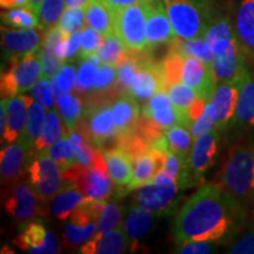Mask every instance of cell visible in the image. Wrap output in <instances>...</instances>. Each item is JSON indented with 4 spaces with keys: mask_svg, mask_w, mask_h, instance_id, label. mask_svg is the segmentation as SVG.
Returning a JSON list of instances; mask_svg holds the SVG:
<instances>
[{
    "mask_svg": "<svg viewBox=\"0 0 254 254\" xmlns=\"http://www.w3.org/2000/svg\"><path fill=\"white\" fill-rule=\"evenodd\" d=\"M28 150L20 141L12 142L1 148L0 153V170L1 178L6 182H13L20 173L23 163Z\"/></svg>",
    "mask_w": 254,
    "mask_h": 254,
    "instance_id": "4316f807",
    "label": "cell"
},
{
    "mask_svg": "<svg viewBox=\"0 0 254 254\" xmlns=\"http://www.w3.org/2000/svg\"><path fill=\"white\" fill-rule=\"evenodd\" d=\"M154 213L147 209L133 205L124 221V231L128 240V249L131 252L138 249L139 241H141L148 233L153 224Z\"/></svg>",
    "mask_w": 254,
    "mask_h": 254,
    "instance_id": "603a6c76",
    "label": "cell"
},
{
    "mask_svg": "<svg viewBox=\"0 0 254 254\" xmlns=\"http://www.w3.org/2000/svg\"><path fill=\"white\" fill-rule=\"evenodd\" d=\"M219 184L254 219V142L239 140L230 150Z\"/></svg>",
    "mask_w": 254,
    "mask_h": 254,
    "instance_id": "7a4b0ae2",
    "label": "cell"
},
{
    "mask_svg": "<svg viewBox=\"0 0 254 254\" xmlns=\"http://www.w3.org/2000/svg\"><path fill=\"white\" fill-rule=\"evenodd\" d=\"M64 132L65 131H63L62 124H60V119L57 111H49L46 113L45 124H44L41 134L34 141L32 150L38 152V153H46L51 146L62 138Z\"/></svg>",
    "mask_w": 254,
    "mask_h": 254,
    "instance_id": "4dcf8cb0",
    "label": "cell"
},
{
    "mask_svg": "<svg viewBox=\"0 0 254 254\" xmlns=\"http://www.w3.org/2000/svg\"><path fill=\"white\" fill-rule=\"evenodd\" d=\"M246 60V56L244 55L237 38L234 37L230 46L222 53L215 55L212 63V68H213L218 84L231 81L244 74L249 69Z\"/></svg>",
    "mask_w": 254,
    "mask_h": 254,
    "instance_id": "ac0fdd59",
    "label": "cell"
},
{
    "mask_svg": "<svg viewBox=\"0 0 254 254\" xmlns=\"http://www.w3.org/2000/svg\"><path fill=\"white\" fill-rule=\"evenodd\" d=\"M122 219V207L114 202H106L103 213L100 214L97 224V233H106L116 228Z\"/></svg>",
    "mask_w": 254,
    "mask_h": 254,
    "instance_id": "f6af8a7d",
    "label": "cell"
},
{
    "mask_svg": "<svg viewBox=\"0 0 254 254\" xmlns=\"http://www.w3.org/2000/svg\"><path fill=\"white\" fill-rule=\"evenodd\" d=\"M141 51H132L128 50V55L124 62H122L117 66V88L119 93L129 94L131 90V84L135 73L140 67Z\"/></svg>",
    "mask_w": 254,
    "mask_h": 254,
    "instance_id": "d6a6232c",
    "label": "cell"
},
{
    "mask_svg": "<svg viewBox=\"0 0 254 254\" xmlns=\"http://www.w3.org/2000/svg\"><path fill=\"white\" fill-rule=\"evenodd\" d=\"M39 53L41 65H43V78L51 79L55 77L63 66L64 60L59 58L56 50L49 49V47L43 46Z\"/></svg>",
    "mask_w": 254,
    "mask_h": 254,
    "instance_id": "7dc6e473",
    "label": "cell"
},
{
    "mask_svg": "<svg viewBox=\"0 0 254 254\" xmlns=\"http://www.w3.org/2000/svg\"><path fill=\"white\" fill-rule=\"evenodd\" d=\"M86 21L88 26L94 28L104 37L114 33L112 15L110 9L100 0H90L86 5Z\"/></svg>",
    "mask_w": 254,
    "mask_h": 254,
    "instance_id": "836d02e7",
    "label": "cell"
},
{
    "mask_svg": "<svg viewBox=\"0 0 254 254\" xmlns=\"http://www.w3.org/2000/svg\"><path fill=\"white\" fill-rule=\"evenodd\" d=\"M252 226L247 233L241 236L228 250L231 254H254V219Z\"/></svg>",
    "mask_w": 254,
    "mask_h": 254,
    "instance_id": "f5cc1de1",
    "label": "cell"
},
{
    "mask_svg": "<svg viewBox=\"0 0 254 254\" xmlns=\"http://www.w3.org/2000/svg\"><path fill=\"white\" fill-rule=\"evenodd\" d=\"M97 55L99 56L103 64L113 65L117 67L128 55V49L116 34L112 33L104 37L103 43L97 51Z\"/></svg>",
    "mask_w": 254,
    "mask_h": 254,
    "instance_id": "d590c367",
    "label": "cell"
},
{
    "mask_svg": "<svg viewBox=\"0 0 254 254\" xmlns=\"http://www.w3.org/2000/svg\"><path fill=\"white\" fill-rule=\"evenodd\" d=\"M104 40V36L92 27H84L81 31V45L79 50L80 59H86L97 53Z\"/></svg>",
    "mask_w": 254,
    "mask_h": 254,
    "instance_id": "bcb514c9",
    "label": "cell"
},
{
    "mask_svg": "<svg viewBox=\"0 0 254 254\" xmlns=\"http://www.w3.org/2000/svg\"><path fill=\"white\" fill-rule=\"evenodd\" d=\"M65 5V0H43L38 14L39 28L47 32L51 28L58 26Z\"/></svg>",
    "mask_w": 254,
    "mask_h": 254,
    "instance_id": "60d3db41",
    "label": "cell"
},
{
    "mask_svg": "<svg viewBox=\"0 0 254 254\" xmlns=\"http://www.w3.org/2000/svg\"><path fill=\"white\" fill-rule=\"evenodd\" d=\"M57 81H58L60 88H62L63 92H69V90L73 87V81L71 79H68L66 75H64L63 73L58 72V74H56Z\"/></svg>",
    "mask_w": 254,
    "mask_h": 254,
    "instance_id": "94428289",
    "label": "cell"
},
{
    "mask_svg": "<svg viewBox=\"0 0 254 254\" xmlns=\"http://www.w3.org/2000/svg\"><path fill=\"white\" fill-rule=\"evenodd\" d=\"M249 72L250 69H247L244 74L231 81L219 82L212 95V99L209 100V106H211L215 122V128L220 133L230 129L234 113H236L240 88Z\"/></svg>",
    "mask_w": 254,
    "mask_h": 254,
    "instance_id": "9c48e42d",
    "label": "cell"
},
{
    "mask_svg": "<svg viewBox=\"0 0 254 254\" xmlns=\"http://www.w3.org/2000/svg\"><path fill=\"white\" fill-rule=\"evenodd\" d=\"M63 178L71 182L86 198L106 200L112 192L113 182L99 148L95 150L94 161L91 166H82L77 163L64 171Z\"/></svg>",
    "mask_w": 254,
    "mask_h": 254,
    "instance_id": "277c9868",
    "label": "cell"
},
{
    "mask_svg": "<svg viewBox=\"0 0 254 254\" xmlns=\"http://www.w3.org/2000/svg\"><path fill=\"white\" fill-rule=\"evenodd\" d=\"M125 231L122 227L106 232V233L95 234L93 239L88 240L81 246L82 254H118L126 252L128 243L126 241Z\"/></svg>",
    "mask_w": 254,
    "mask_h": 254,
    "instance_id": "cb8c5ba5",
    "label": "cell"
},
{
    "mask_svg": "<svg viewBox=\"0 0 254 254\" xmlns=\"http://www.w3.org/2000/svg\"><path fill=\"white\" fill-rule=\"evenodd\" d=\"M90 0H65L67 7H85Z\"/></svg>",
    "mask_w": 254,
    "mask_h": 254,
    "instance_id": "e7e4bbea",
    "label": "cell"
},
{
    "mask_svg": "<svg viewBox=\"0 0 254 254\" xmlns=\"http://www.w3.org/2000/svg\"><path fill=\"white\" fill-rule=\"evenodd\" d=\"M234 37L236 34H234L231 17L218 13L206 31L204 39L213 51L214 55H219L230 46Z\"/></svg>",
    "mask_w": 254,
    "mask_h": 254,
    "instance_id": "484cf974",
    "label": "cell"
},
{
    "mask_svg": "<svg viewBox=\"0 0 254 254\" xmlns=\"http://www.w3.org/2000/svg\"><path fill=\"white\" fill-rule=\"evenodd\" d=\"M66 37H67V34L64 33V32L60 30L58 26L51 28V30H49L45 33L43 46L49 47V49H52V50H56L57 46H58Z\"/></svg>",
    "mask_w": 254,
    "mask_h": 254,
    "instance_id": "11a10c76",
    "label": "cell"
},
{
    "mask_svg": "<svg viewBox=\"0 0 254 254\" xmlns=\"http://www.w3.org/2000/svg\"><path fill=\"white\" fill-rule=\"evenodd\" d=\"M59 72L63 73L64 75H66L68 79H71V80L73 81V84H74V80H75V77H77V74H75V69L73 66L67 65V64H64L62 67H60Z\"/></svg>",
    "mask_w": 254,
    "mask_h": 254,
    "instance_id": "6125c7cd",
    "label": "cell"
},
{
    "mask_svg": "<svg viewBox=\"0 0 254 254\" xmlns=\"http://www.w3.org/2000/svg\"><path fill=\"white\" fill-rule=\"evenodd\" d=\"M46 154L58 165L62 172L77 163L74 148H73L72 142L69 140V135L66 132L63 133L62 138L58 141L51 146Z\"/></svg>",
    "mask_w": 254,
    "mask_h": 254,
    "instance_id": "f35d334b",
    "label": "cell"
},
{
    "mask_svg": "<svg viewBox=\"0 0 254 254\" xmlns=\"http://www.w3.org/2000/svg\"><path fill=\"white\" fill-rule=\"evenodd\" d=\"M85 19H86V6L85 7H67L60 18L58 27L65 34L73 33L80 28H84Z\"/></svg>",
    "mask_w": 254,
    "mask_h": 254,
    "instance_id": "ee69618b",
    "label": "cell"
},
{
    "mask_svg": "<svg viewBox=\"0 0 254 254\" xmlns=\"http://www.w3.org/2000/svg\"><path fill=\"white\" fill-rule=\"evenodd\" d=\"M49 232L41 222H28L25 225L24 231L13 240L15 246L20 250L31 252L32 250L39 249L45 244Z\"/></svg>",
    "mask_w": 254,
    "mask_h": 254,
    "instance_id": "8d00e7d4",
    "label": "cell"
},
{
    "mask_svg": "<svg viewBox=\"0 0 254 254\" xmlns=\"http://www.w3.org/2000/svg\"><path fill=\"white\" fill-rule=\"evenodd\" d=\"M251 221L220 184H205L184 204L174 220L177 247L194 241L225 245Z\"/></svg>",
    "mask_w": 254,
    "mask_h": 254,
    "instance_id": "6da1fadb",
    "label": "cell"
},
{
    "mask_svg": "<svg viewBox=\"0 0 254 254\" xmlns=\"http://www.w3.org/2000/svg\"><path fill=\"white\" fill-rule=\"evenodd\" d=\"M183 57L182 81L187 86L193 88L198 97L209 103L218 86V81L215 79L212 65H208L194 57Z\"/></svg>",
    "mask_w": 254,
    "mask_h": 254,
    "instance_id": "9a60e30c",
    "label": "cell"
},
{
    "mask_svg": "<svg viewBox=\"0 0 254 254\" xmlns=\"http://www.w3.org/2000/svg\"><path fill=\"white\" fill-rule=\"evenodd\" d=\"M58 252V241L57 238L52 232H49V236L46 238L45 244L39 249L32 250L30 253H37V254H45V253H57Z\"/></svg>",
    "mask_w": 254,
    "mask_h": 254,
    "instance_id": "6f0895ef",
    "label": "cell"
},
{
    "mask_svg": "<svg viewBox=\"0 0 254 254\" xmlns=\"http://www.w3.org/2000/svg\"><path fill=\"white\" fill-rule=\"evenodd\" d=\"M85 117L87 118L86 125L91 140L99 150H103L105 144L111 139H116L118 135L114 126L112 105L109 101H95L91 104L85 111Z\"/></svg>",
    "mask_w": 254,
    "mask_h": 254,
    "instance_id": "4fadbf2b",
    "label": "cell"
},
{
    "mask_svg": "<svg viewBox=\"0 0 254 254\" xmlns=\"http://www.w3.org/2000/svg\"><path fill=\"white\" fill-rule=\"evenodd\" d=\"M1 7L14 8V7H28L30 0H0Z\"/></svg>",
    "mask_w": 254,
    "mask_h": 254,
    "instance_id": "91938a15",
    "label": "cell"
},
{
    "mask_svg": "<svg viewBox=\"0 0 254 254\" xmlns=\"http://www.w3.org/2000/svg\"><path fill=\"white\" fill-rule=\"evenodd\" d=\"M41 2H43V0H30L28 7H30L32 11H33L34 13L38 15V14H39V9H40Z\"/></svg>",
    "mask_w": 254,
    "mask_h": 254,
    "instance_id": "03108f58",
    "label": "cell"
},
{
    "mask_svg": "<svg viewBox=\"0 0 254 254\" xmlns=\"http://www.w3.org/2000/svg\"><path fill=\"white\" fill-rule=\"evenodd\" d=\"M44 30L26 28L21 31L4 30L1 33V45L5 58L11 60L14 57H23L38 53L44 44Z\"/></svg>",
    "mask_w": 254,
    "mask_h": 254,
    "instance_id": "2e32d148",
    "label": "cell"
},
{
    "mask_svg": "<svg viewBox=\"0 0 254 254\" xmlns=\"http://www.w3.org/2000/svg\"><path fill=\"white\" fill-rule=\"evenodd\" d=\"M103 4L110 9L111 12L117 11V9L127 7V6L138 4V2L146 1V0H100Z\"/></svg>",
    "mask_w": 254,
    "mask_h": 254,
    "instance_id": "680465c9",
    "label": "cell"
},
{
    "mask_svg": "<svg viewBox=\"0 0 254 254\" xmlns=\"http://www.w3.org/2000/svg\"><path fill=\"white\" fill-rule=\"evenodd\" d=\"M177 36L184 39L204 38L218 14L214 0H163Z\"/></svg>",
    "mask_w": 254,
    "mask_h": 254,
    "instance_id": "3957f363",
    "label": "cell"
},
{
    "mask_svg": "<svg viewBox=\"0 0 254 254\" xmlns=\"http://www.w3.org/2000/svg\"><path fill=\"white\" fill-rule=\"evenodd\" d=\"M57 100V106H58L59 113L64 119L67 132L72 131L77 127L79 120H81L82 116V106L81 101L77 97L72 95L69 92L64 93Z\"/></svg>",
    "mask_w": 254,
    "mask_h": 254,
    "instance_id": "ab89813d",
    "label": "cell"
},
{
    "mask_svg": "<svg viewBox=\"0 0 254 254\" xmlns=\"http://www.w3.org/2000/svg\"><path fill=\"white\" fill-rule=\"evenodd\" d=\"M6 100V126L1 139L12 144L19 140L27 123L28 107L33 103L30 97H13Z\"/></svg>",
    "mask_w": 254,
    "mask_h": 254,
    "instance_id": "d6986e66",
    "label": "cell"
},
{
    "mask_svg": "<svg viewBox=\"0 0 254 254\" xmlns=\"http://www.w3.org/2000/svg\"><path fill=\"white\" fill-rule=\"evenodd\" d=\"M112 114L118 135L131 133L136 128L139 120V106L134 97L131 94H123L112 105Z\"/></svg>",
    "mask_w": 254,
    "mask_h": 254,
    "instance_id": "d4e9b609",
    "label": "cell"
},
{
    "mask_svg": "<svg viewBox=\"0 0 254 254\" xmlns=\"http://www.w3.org/2000/svg\"><path fill=\"white\" fill-rule=\"evenodd\" d=\"M218 244L211 243V241H194V243L184 244L182 246H178L176 253L182 254H201L214 252Z\"/></svg>",
    "mask_w": 254,
    "mask_h": 254,
    "instance_id": "db71d44e",
    "label": "cell"
},
{
    "mask_svg": "<svg viewBox=\"0 0 254 254\" xmlns=\"http://www.w3.org/2000/svg\"><path fill=\"white\" fill-rule=\"evenodd\" d=\"M165 136H166L168 150L173 151L179 157L190 161V151H192L190 148L192 147V139L194 138L190 134L189 127L178 124V125L166 129Z\"/></svg>",
    "mask_w": 254,
    "mask_h": 254,
    "instance_id": "e575fe53",
    "label": "cell"
},
{
    "mask_svg": "<svg viewBox=\"0 0 254 254\" xmlns=\"http://www.w3.org/2000/svg\"><path fill=\"white\" fill-rule=\"evenodd\" d=\"M146 1L129 5L117 11H110L114 34L128 50L142 51L147 49Z\"/></svg>",
    "mask_w": 254,
    "mask_h": 254,
    "instance_id": "8992f818",
    "label": "cell"
},
{
    "mask_svg": "<svg viewBox=\"0 0 254 254\" xmlns=\"http://www.w3.org/2000/svg\"><path fill=\"white\" fill-rule=\"evenodd\" d=\"M60 171L58 165L46 153H39L31 163L28 167L31 187L41 201H50L63 190L74 187L71 182L64 179Z\"/></svg>",
    "mask_w": 254,
    "mask_h": 254,
    "instance_id": "52a82bcc",
    "label": "cell"
},
{
    "mask_svg": "<svg viewBox=\"0 0 254 254\" xmlns=\"http://www.w3.org/2000/svg\"><path fill=\"white\" fill-rule=\"evenodd\" d=\"M215 127V122L213 118V113H212L211 106H209V103L206 106L204 113L199 117L198 119L195 120L194 123L192 124L190 127V134H192L193 138H198L199 135H201L202 133L209 131V129L214 128Z\"/></svg>",
    "mask_w": 254,
    "mask_h": 254,
    "instance_id": "816d5d0a",
    "label": "cell"
},
{
    "mask_svg": "<svg viewBox=\"0 0 254 254\" xmlns=\"http://www.w3.org/2000/svg\"><path fill=\"white\" fill-rule=\"evenodd\" d=\"M117 81V67L113 65H107L104 64L98 69L97 78H95L93 90L98 93L100 92L109 91L113 86L114 82Z\"/></svg>",
    "mask_w": 254,
    "mask_h": 254,
    "instance_id": "f907efd6",
    "label": "cell"
},
{
    "mask_svg": "<svg viewBox=\"0 0 254 254\" xmlns=\"http://www.w3.org/2000/svg\"><path fill=\"white\" fill-rule=\"evenodd\" d=\"M81 45V32L75 31L67 34V37L57 46L56 52L60 59L68 60L74 57L80 50Z\"/></svg>",
    "mask_w": 254,
    "mask_h": 254,
    "instance_id": "c3c4849f",
    "label": "cell"
},
{
    "mask_svg": "<svg viewBox=\"0 0 254 254\" xmlns=\"http://www.w3.org/2000/svg\"><path fill=\"white\" fill-rule=\"evenodd\" d=\"M46 113L45 107L39 103H32L28 107V116H27V123L25 131L19 138L18 141H20L28 151L33 148L34 141L39 138L43 131L44 124H45Z\"/></svg>",
    "mask_w": 254,
    "mask_h": 254,
    "instance_id": "f546056e",
    "label": "cell"
},
{
    "mask_svg": "<svg viewBox=\"0 0 254 254\" xmlns=\"http://www.w3.org/2000/svg\"><path fill=\"white\" fill-rule=\"evenodd\" d=\"M208 101H206L205 99H202V98H200L196 95V98L192 101V104H190L189 107V119L190 122V125H192V124L194 123L202 113H204Z\"/></svg>",
    "mask_w": 254,
    "mask_h": 254,
    "instance_id": "9f6ffc18",
    "label": "cell"
},
{
    "mask_svg": "<svg viewBox=\"0 0 254 254\" xmlns=\"http://www.w3.org/2000/svg\"><path fill=\"white\" fill-rule=\"evenodd\" d=\"M101 60L97 53L84 59L81 65L79 66L75 77L73 88L77 92H86L93 90L95 78H97L98 69L101 66Z\"/></svg>",
    "mask_w": 254,
    "mask_h": 254,
    "instance_id": "74e56055",
    "label": "cell"
},
{
    "mask_svg": "<svg viewBox=\"0 0 254 254\" xmlns=\"http://www.w3.org/2000/svg\"><path fill=\"white\" fill-rule=\"evenodd\" d=\"M177 37L163 0H147L146 1L147 49L153 51L161 44H171Z\"/></svg>",
    "mask_w": 254,
    "mask_h": 254,
    "instance_id": "7c38bea8",
    "label": "cell"
},
{
    "mask_svg": "<svg viewBox=\"0 0 254 254\" xmlns=\"http://www.w3.org/2000/svg\"><path fill=\"white\" fill-rule=\"evenodd\" d=\"M85 198L86 196L82 194L78 189L68 187V189H65L62 192H59L52 199L51 212L60 220H66L72 214V212L74 211V208L84 201Z\"/></svg>",
    "mask_w": 254,
    "mask_h": 254,
    "instance_id": "1f68e13d",
    "label": "cell"
},
{
    "mask_svg": "<svg viewBox=\"0 0 254 254\" xmlns=\"http://www.w3.org/2000/svg\"><path fill=\"white\" fill-rule=\"evenodd\" d=\"M39 52L14 57L9 60L8 68L1 73L0 87L2 99L24 93L32 88L40 77H43V65Z\"/></svg>",
    "mask_w": 254,
    "mask_h": 254,
    "instance_id": "5b68a950",
    "label": "cell"
},
{
    "mask_svg": "<svg viewBox=\"0 0 254 254\" xmlns=\"http://www.w3.org/2000/svg\"><path fill=\"white\" fill-rule=\"evenodd\" d=\"M166 159V151L158 148H150L133 159V178L127 186V192L153 182L154 178L163 172Z\"/></svg>",
    "mask_w": 254,
    "mask_h": 254,
    "instance_id": "e0dca14e",
    "label": "cell"
},
{
    "mask_svg": "<svg viewBox=\"0 0 254 254\" xmlns=\"http://www.w3.org/2000/svg\"><path fill=\"white\" fill-rule=\"evenodd\" d=\"M37 195L33 189L27 184H19L5 204V208L9 215L18 221H27L33 218L38 212Z\"/></svg>",
    "mask_w": 254,
    "mask_h": 254,
    "instance_id": "44dd1931",
    "label": "cell"
},
{
    "mask_svg": "<svg viewBox=\"0 0 254 254\" xmlns=\"http://www.w3.org/2000/svg\"><path fill=\"white\" fill-rule=\"evenodd\" d=\"M231 20L244 55L254 65V0H232Z\"/></svg>",
    "mask_w": 254,
    "mask_h": 254,
    "instance_id": "5bb4252c",
    "label": "cell"
},
{
    "mask_svg": "<svg viewBox=\"0 0 254 254\" xmlns=\"http://www.w3.org/2000/svg\"><path fill=\"white\" fill-rule=\"evenodd\" d=\"M184 57L177 52L168 51L167 56L160 63L161 75H163L165 91L168 86L182 81Z\"/></svg>",
    "mask_w": 254,
    "mask_h": 254,
    "instance_id": "b9f144b4",
    "label": "cell"
},
{
    "mask_svg": "<svg viewBox=\"0 0 254 254\" xmlns=\"http://www.w3.org/2000/svg\"><path fill=\"white\" fill-rule=\"evenodd\" d=\"M167 94L172 101L174 109L177 110L179 116L180 125L190 127V122L189 119V107L192 101L196 98V93L193 88L187 86L183 81L171 85L167 87Z\"/></svg>",
    "mask_w": 254,
    "mask_h": 254,
    "instance_id": "f1b7e54d",
    "label": "cell"
},
{
    "mask_svg": "<svg viewBox=\"0 0 254 254\" xmlns=\"http://www.w3.org/2000/svg\"><path fill=\"white\" fill-rule=\"evenodd\" d=\"M50 87H51V90H52L53 94H55L56 99H58L59 97H62V95L65 93V92H63L62 88H60L58 81H57L56 75H55V77H52V78L50 79Z\"/></svg>",
    "mask_w": 254,
    "mask_h": 254,
    "instance_id": "be15d7a7",
    "label": "cell"
},
{
    "mask_svg": "<svg viewBox=\"0 0 254 254\" xmlns=\"http://www.w3.org/2000/svg\"><path fill=\"white\" fill-rule=\"evenodd\" d=\"M233 136L254 142V74L247 73L238 98L236 113L230 126Z\"/></svg>",
    "mask_w": 254,
    "mask_h": 254,
    "instance_id": "30bf717a",
    "label": "cell"
},
{
    "mask_svg": "<svg viewBox=\"0 0 254 254\" xmlns=\"http://www.w3.org/2000/svg\"><path fill=\"white\" fill-rule=\"evenodd\" d=\"M106 160L107 170L114 185L124 187L127 192V186L133 178V160L129 154L123 148L114 146L109 150H101Z\"/></svg>",
    "mask_w": 254,
    "mask_h": 254,
    "instance_id": "7402d4cb",
    "label": "cell"
},
{
    "mask_svg": "<svg viewBox=\"0 0 254 254\" xmlns=\"http://www.w3.org/2000/svg\"><path fill=\"white\" fill-rule=\"evenodd\" d=\"M219 142L220 132L215 127L195 138L190 155V170L194 184L201 183L207 171L215 164L219 153Z\"/></svg>",
    "mask_w": 254,
    "mask_h": 254,
    "instance_id": "8fae6325",
    "label": "cell"
},
{
    "mask_svg": "<svg viewBox=\"0 0 254 254\" xmlns=\"http://www.w3.org/2000/svg\"><path fill=\"white\" fill-rule=\"evenodd\" d=\"M179 190L177 180L163 171L151 184L135 190L133 194L134 205L153 212L154 214L168 213L173 207Z\"/></svg>",
    "mask_w": 254,
    "mask_h": 254,
    "instance_id": "ba28073f",
    "label": "cell"
},
{
    "mask_svg": "<svg viewBox=\"0 0 254 254\" xmlns=\"http://www.w3.org/2000/svg\"><path fill=\"white\" fill-rule=\"evenodd\" d=\"M1 19L5 24L13 27L33 28L39 27V18L30 7L14 8L1 14Z\"/></svg>",
    "mask_w": 254,
    "mask_h": 254,
    "instance_id": "7bdbcfd3",
    "label": "cell"
},
{
    "mask_svg": "<svg viewBox=\"0 0 254 254\" xmlns=\"http://www.w3.org/2000/svg\"><path fill=\"white\" fill-rule=\"evenodd\" d=\"M32 95L34 97L37 103L43 105L47 110L53 109L55 106V94H53L52 90H51L50 84L47 82L46 78H40L36 84L31 88Z\"/></svg>",
    "mask_w": 254,
    "mask_h": 254,
    "instance_id": "681fc988",
    "label": "cell"
},
{
    "mask_svg": "<svg viewBox=\"0 0 254 254\" xmlns=\"http://www.w3.org/2000/svg\"><path fill=\"white\" fill-rule=\"evenodd\" d=\"M142 117L152 120L164 131L180 124L177 110L174 109L167 92L164 90L158 91L144 105Z\"/></svg>",
    "mask_w": 254,
    "mask_h": 254,
    "instance_id": "ffe728a7",
    "label": "cell"
},
{
    "mask_svg": "<svg viewBox=\"0 0 254 254\" xmlns=\"http://www.w3.org/2000/svg\"><path fill=\"white\" fill-rule=\"evenodd\" d=\"M182 56L194 57L208 65H212L214 60V52L204 38H193V39H184L177 37L170 44V50Z\"/></svg>",
    "mask_w": 254,
    "mask_h": 254,
    "instance_id": "83f0119b",
    "label": "cell"
}]
</instances>
